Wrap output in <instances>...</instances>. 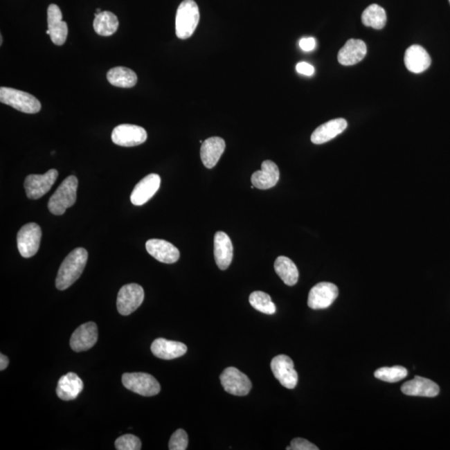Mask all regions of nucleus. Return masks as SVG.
Wrapping results in <instances>:
<instances>
[{
    "label": "nucleus",
    "instance_id": "5",
    "mask_svg": "<svg viewBox=\"0 0 450 450\" xmlns=\"http://www.w3.org/2000/svg\"><path fill=\"white\" fill-rule=\"evenodd\" d=\"M122 383L130 391L143 396H154L161 392V384L154 376L146 373H125Z\"/></svg>",
    "mask_w": 450,
    "mask_h": 450
},
{
    "label": "nucleus",
    "instance_id": "17",
    "mask_svg": "<svg viewBox=\"0 0 450 450\" xmlns=\"http://www.w3.org/2000/svg\"><path fill=\"white\" fill-rule=\"evenodd\" d=\"M280 179L279 168L271 161L262 163L261 170L253 174L251 182L259 190H269L275 187Z\"/></svg>",
    "mask_w": 450,
    "mask_h": 450
},
{
    "label": "nucleus",
    "instance_id": "8",
    "mask_svg": "<svg viewBox=\"0 0 450 450\" xmlns=\"http://www.w3.org/2000/svg\"><path fill=\"white\" fill-rule=\"evenodd\" d=\"M58 171L51 170L44 174H30L24 181L27 197L30 199H39L51 190L58 178Z\"/></svg>",
    "mask_w": 450,
    "mask_h": 450
},
{
    "label": "nucleus",
    "instance_id": "1",
    "mask_svg": "<svg viewBox=\"0 0 450 450\" xmlns=\"http://www.w3.org/2000/svg\"><path fill=\"white\" fill-rule=\"evenodd\" d=\"M88 260V252L84 248H77L69 253L61 264L57 276L56 288L64 290L71 287L83 273Z\"/></svg>",
    "mask_w": 450,
    "mask_h": 450
},
{
    "label": "nucleus",
    "instance_id": "19",
    "mask_svg": "<svg viewBox=\"0 0 450 450\" xmlns=\"http://www.w3.org/2000/svg\"><path fill=\"white\" fill-rule=\"evenodd\" d=\"M367 55L366 44L361 39L348 40L338 54L339 63L350 66L362 61Z\"/></svg>",
    "mask_w": 450,
    "mask_h": 450
},
{
    "label": "nucleus",
    "instance_id": "18",
    "mask_svg": "<svg viewBox=\"0 0 450 450\" xmlns=\"http://www.w3.org/2000/svg\"><path fill=\"white\" fill-rule=\"evenodd\" d=\"M401 391L406 395L433 398L440 394V387L431 379L415 376L403 384Z\"/></svg>",
    "mask_w": 450,
    "mask_h": 450
},
{
    "label": "nucleus",
    "instance_id": "2",
    "mask_svg": "<svg viewBox=\"0 0 450 450\" xmlns=\"http://www.w3.org/2000/svg\"><path fill=\"white\" fill-rule=\"evenodd\" d=\"M199 22V10L194 0H183L176 14L175 32L180 39L193 35Z\"/></svg>",
    "mask_w": 450,
    "mask_h": 450
},
{
    "label": "nucleus",
    "instance_id": "12",
    "mask_svg": "<svg viewBox=\"0 0 450 450\" xmlns=\"http://www.w3.org/2000/svg\"><path fill=\"white\" fill-rule=\"evenodd\" d=\"M338 296L339 289L336 285L329 282H322L311 289L308 305L313 309H327L333 304Z\"/></svg>",
    "mask_w": 450,
    "mask_h": 450
},
{
    "label": "nucleus",
    "instance_id": "20",
    "mask_svg": "<svg viewBox=\"0 0 450 450\" xmlns=\"http://www.w3.org/2000/svg\"><path fill=\"white\" fill-rule=\"evenodd\" d=\"M404 64L408 71L420 73L431 66V58L422 46L415 44L405 52Z\"/></svg>",
    "mask_w": 450,
    "mask_h": 450
},
{
    "label": "nucleus",
    "instance_id": "25",
    "mask_svg": "<svg viewBox=\"0 0 450 450\" xmlns=\"http://www.w3.org/2000/svg\"><path fill=\"white\" fill-rule=\"evenodd\" d=\"M83 390L82 379L76 374L69 372L60 379L56 393L60 399L69 401L75 399Z\"/></svg>",
    "mask_w": 450,
    "mask_h": 450
},
{
    "label": "nucleus",
    "instance_id": "16",
    "mask_svg": "<svg viewBox=\"0 0 450 450\" xmlns=\"http://www.w3.org/2000/svg\"><path fill=\"white\" fill-rule=\"evenodd\" d=\"M150 255L161 263L174 264L179 259V251L174 245L163 240H150L146 242Z\"/></svg>",
    "mask_w": 450,
    "mask_h": 450
},
{
    "label": "nucleus",
    "instance_id": "39",
    "mask_svg": "<svg viewBox=\"0 0 450 450\" xmlns=\"http://www.w3.org/2000/svg\"><path fill=\"white\" fill-rule=\"evenodd\" d=\"M101 12H102V11H101L100 9H97V10H96V14H97V15L101 13Z\"/></svg>",
    "mask_w": 450,
    "mask_h": 450
},
{
    "label": "nucleus",
    "instance_id": "27",
    "mask_svg": "<svg viewBox=\"0 0 450 450\" xmlns=\"http://www.w3.org/2000/svg\"><path fill=\"white\" fill-rule=\"evenodd\" d=\"M275 269L278 276L286 285L293 286L298 280V270L296 264L285 256L278 257L275 262Z\"/></svg>",
    "mask_w": 450,
    "mask_h": 450
},
{
    "label": "nucleus",
    "instance_id": "4",
    "mask_svg": "<svg viewBox=\"0 0 450 450\" xmlns=\"http://www.w3.org/2000/svg\"><path fill=\"white\" fill-rule=\"evenodd\" d=\"M0 102L26 114L39 113L41 109L40 102L35 96L12 88H0Z\"/></svg>",
    "mask_w": 450,
    "mask_h": 450
},
{
    "label": "nucleus",
    "instance_id": "32",
    "mask_svg": "<svg viewBox=\"0 0 450 450\" xmlns=\"http://www.w3.org/2000/svg\"><path fill=\"white\" fill-rule=\"evenodd\" d=\"M114 444L118 450H140L142 446L141 440L129 433L118 438Z\"/></svg>",
    "mask_w": 450,
    "mask_h": 450
},
{
    "label": "nucleus",
    "instance_id": "34",
    "mask_svg": "<svg viewBox=\"0 0 450 450\" xmlns=\"http://www.w3.org/2000/svg\"><path fill=\"white\" fill-rule=\"evenodd\" d=\"M289 450H318L316 445L310 443L309 441L302 439V438H296L291 441L289 447L286 448Z\"/></svg>",
    "mask_w": 450,
    "mask_h": 450
},
{
    "label": "nucleus",
    "instance_id": "11",
    "mask_svg": "<svg viewBox=\"0 0 450 450\" xmlns=\"http://www.w3.org/2000/svg\"><path fill=\"white\" fill-rule=\"evenodd\" d=\"M146 130L141 126L120 125L114 129L111 138L114 144L123 147H134L144 144L147 140Z\"/></svg>",
    "mask_w": 450,
    "mask_h": 450
},
{
    "label": "nucleus",
    "instance_id": "14",
    "mask_svg": "<svg viewBox=\"0 0 450 450\" xmlns=\"http://www.w3.org/2000/svg\"><path fill=\"white\" fill-rule=\"evenodd\" d=\"M98 341V328L96 323L88 322L82 325L73 333L71 347L75 352L86 351L95 346Z\"/></svg>",
    "mask_w": 450,
    "mask_h": 450
},
{
    "label": "nucleus",
    "instance_id": "28",
    "mask_svg": "<svg viewBox=\"0 0 450 450\" xmlns=\"http://www.w3.org/2000/svg\"><path fill=\"white\" fill-rule=\"evenodd\" d=\"M95 15L93 28L98 35L105 37L111 36L117 31L118 20L117 16L112 12L103 11Z\"/></svg>",
    "mask_w": 450,
    "mask_h": 450
},
{
    "label": "nucleus",
    "instance_id": "9",
    "mask_svg": "<svg viewBox=\"0 0 450 450\" xmlns=\"http://www.w3.org/2000/svg\"><path fill=\"white\" fill-rule=\"evenodd\" d=\"M42 231L38 224L30 223L20 228L17 235V244L20 255L30 258L38 252Z\"/></svg>",
    "mask_w": 450,
    "mask_h": 450
},
{
    "label": "nucleus",
    "instance_id": "22",
    "mask_svg": "<svg viewBox=\"0 0 450 450\" xmlns=\"http://www.w3.org/2000/svg\"><path fill=\"white\" fill-rule=\"evenodd\" d=\"M233 251L234 249L230 237L224 232H217L214 240V253L216 264L221 270L230 267Z\"/></svg>",
    "mask_w": 450,
    "mask_h": 450
},
{
    "label": "nucleus",
    "instance_id": "15",
    "mask_svg": "<svg viewBox=\"0 0 450 450\" xmlns=\"http://www.w3.org/2000/svg\"><path fill=\"white\" fill-rule=\"evenodd\" d=\"M62 12L58 6L51 5L48 8V30L51 32L52 42L55 45H63L66 42L68 26L63 21Z\"/></svg>",
    "mask_w": 450,
    "mask_h": 450
},
{
    "label": "nucleus",
    "instance_id": "10",
    "mask_svg": "<svg viewBox=\"0 0 450 450\" xmlns=\"http://www.w3.org/2000/svg\"><path fill=\"white\" fill-rule=\"evenodd\" d=\"M270 367L275 377L285 388L292 390L296 387L298 376L294 362L287 355L280 354L272 359Z\"/></svg>",
    "mask_w": 450,
    "mask_h": 450
},
{
    "label": "nucleus",
    "instance_id": "37",
    "mask_svg": "<svg viewBox=\"0 0 450 450\" xmlns=\"http://www.w3.org/2000/svg\"><path fill=\"white\" fill-rule=\"evenodd\" d=\"M9 363L10 360L8 359L7 356L3 355V354H0V370H5L8 366H9Z\"/></svg>",
    "mask_w": 450,
    "mask_h": 450
},
{
    "label": "nucleus",
    "instance_id": "23",
    "mask_svg": "<svg viewBox=\"0 0 450 450\" xmlns=\"http://www.w3.org/2000/svg\"><path fill=\"white\" fill-rule=\"evenodd\" d=\"M151 351L159 359L170 360L185 355L187 352V346L181 342L159 338L153 342L151 345Z\"/></svg>",
    "mask_w": 450,
    "mask_h": 450
},
{
    "label": "nucleus",
    "instance_id": "26",
    "mask_svg": "<svg viewBox=\"0 0 450 450\" xmlns=\"http://www.w3.org/2000/svg\"><path fill=\"white\" fill-rule=\"evenodd\" d=\"M110 84L118 88L129 89L137 84L138 77L132 69L125 67H116L107 73Z\"/></svg>",
    "mask_w": 450,
    "mask_h": 450
},
{
    "label": "nucleus",
    "instance_id": "31",
    "mask_svg": "<svg viewBox=\"0 0 450 450\" xmlns=\"http://www.w3.org/2000/svg\"><path fill=\"white\" fill-rule=\"evenodd\" d=\"M408 371L403 366L383 367L375 372V378L384 382L396 383L406 378Z\"/></svg>",
    "mask_w": 450,
    "mask_h": 450
},
{
    "label": "nucleus",
    "instance_id": "3",
    "mask_svg": "<svg viewBox=\"0 0 450 450\" xmlns=\"http://www.w3.org/2000/svg\"><path fill=\"white\" fill-rule=\"evenodd\" d=\"M78 179L75 176H69L65 179L58 189L48 200V210L55 215H62L67 208H71L76 202Z\"/></svg>",
    "mask_w": 450,
    "mask_h": 450
},
{
    "label": "nucleus",
    "instance_id": "7",
    "mask_svg": "<svg viewBox=\"0 0 450 450\" xmlns=\"http://www.w3.org/2000/svg\"><path fill=\"white\" fill-rule=\"evenodd\" d=\"M145 300L144 289L137 284L123 286L117 298V309L122 315H129L142 305Z\"/></svg>",
    "mask_w": 450,
    "mask_h": 450
},
{
    "label": "nucleus",
    "instance_id": "29",
    "mask_svg": "<svg viewBox=\"0 0 450 450\" xmlns=\"http://www.w3.org/2000/svg\"><path fill=\"white\" fill-rule=\"evenodd\" d=\"M387 22L386 12L381 6L371 5L366 8L362 15V23L367 27L382 30Z\"/></svg>",
    "mask_w": 450,
    "mask_h": 450
},
{
    "label": "nucleus",
    "instance_id": "6",
    "mask_svg": "<svg viewBox=\"0 0 450 450\" xmlns=\"http://www.w3.org/2000/svg\"><path fill=\"white\" fill-rule=\"evenodd\" d=\"M224 390L233 395H247L251 390L252 384L246 375L235 367H228L220 375Z\"/></svg>",
    "mask_w": 450,
    "mask_h": 450
},
{
    "label": "nucleus",
    "instance_id": "40",
    "mask_svg": "<svg viewBox=\"0 0 450 450\" xmlns=\"http://www.w3.org/2000/svg\"><path fill=\"white\" fill-rule=\"evenodd\" d=\"M449 1H450V0H449Z\"/></svg>",
    "mask_w": 450,
    "mask_h": 450
},
{
    "label": "nucleus",
    "instance_id": "36",
    "mask_svg": "<svg viewBox=\"0 0 450 450\" xmlns=\"http://www.w3.org/2000/svg\"><path fill=\"white\" fill-rule=\"evenodd\" d=\"M300 47L304 51H312L316 47V41L312 37L303 38L300 40Z\"/></svg>",
    "mask_w": 450,
    "mask_h": 450
},
{
    "label": "nucleus",
    "instance_id": "21",
    "mask_svg": "<svg viewBox=\"0 0 450 450\" xmlns=\"http://www.w3.org/2000/svg\"><path fill=\"white\" fill-rule=\"evenodd\" d=\"M347 127L348 123L345 118H335L326 122L314 131L311 135V141L314 145L325 144L342 134Z\"/></svg>",
    "mask_w": 450,
    "mask_h": 450
},
{
    "label": "nucleus",
    "instance_id": "33",
    "mask_svg": "<svg viewBox=\"0 0 450 450\" xmlns=\"http://www.w3.org/2000/svg\"><path fill=\"white\" fill-rule=\"evenodd\" d=\"M189 444V438L183 429H179L171 436L169 449L170 450H186Z\"/></svg>",
    "mask_w": 450,
    "mask_h": 450
},
{
    "label": "nucleus",
    "instance_id": "35",
    "mask_svg": "<svg viewBox=\"0 0 450 450\" xmlns=\"http://www.w3.org/2000/svg\"><path fill=\"white\" fill-rule=\"evenodd\" d=\"M296 71L300 75L306 76H312L314 73V68L306 62H300L296 65Z\"/></svg>",
    "mask_w": 450,
    "mask_h": 450
},
{
    "label": "nucleus",
    "instance_id": "24",
    "mask_svg": "<svg viewBox=\"0 0 450 450\" xmlns=\"http://www.w3.org/2000/svg\"><path fill=\"white\" fill-rule=\"evenodd\" d=\"M225 142L222 138L211 137L203 142L200 149V157L204 165L208 169L214 168L225 150Z\"/></svg>",
    "mask_w": 450,
    "mask_h": 450
},
{
    "label": "nucleus",
    "instance_id": "38",
    "mask_svg": "<svg viewBox=\"0 0 450 450\" xmlns=\"http://www.w3.org/2000/svg\"><path fill=\"white\" fill-rule=\"evenodd\" d=\"M3 44V36L0 35V45H2Z\"/></svg>",
    "mask_w": 450,
    "mask_h": 450
},
{
    "label": "nucleus",
    "instance_id": "13",
    "mask_svg": "<svg viewBox=\"0 0 450 450\" xmlns=\"http://www.w3.org/2000/svg\"><path fill=\"white\" fill-rule=\"evenodd\" d=\"M161 179L159 174H151L142 179L135 186L130 200L134 206H141L148 202L156 194L161 186Z\"/></svg>",
    "mask_w": 450,
    "mask_h": 450
},
{
    "label": "nucleus",
    "instance_id": "30",
    "mask_svg": "<svg viewBox=\"0 0 450 450\" xmlns=\"http://www.w3.org/2000/svg\"><path fill=\"white\" fill-rule=\"evenodd\" d=\"M249 304L253 309L265 314H273L276 312V306L271 297L262 291L253 292L249 296Z\"/></svg>",
    "mask_w": 450,
    "mask_h": 450
}]
</instances>
